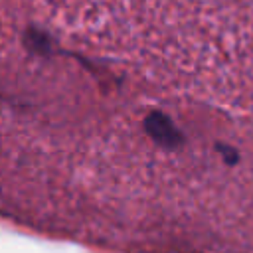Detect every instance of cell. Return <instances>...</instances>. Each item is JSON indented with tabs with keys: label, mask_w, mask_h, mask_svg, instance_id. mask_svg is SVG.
Wrapping results in <instances>:
<instances>
[{
	"label": "cell",
	"mask_w": 253,
	"mask_h": 253,
	"mask_svg": "<svg viewBox=\"0 0 253 253\" xmlns=\"http://www.w3.org/2000/svg\"><path fill=\"white\" fill-rule=\"evenodd\" d=\"M144 128L146 132L164 148H174L182 144V134L178 132V128L174 126V123L162 115V113H152L146 117L144 121Z\"/></svg>",
	"instance_id": "obj_1"
},
{
	"label": "cell",
	"mask_w": 253,
	"mask_h": 253,
	"mask_svg": "<svg viewBox=\"0 0 253 253\" xmlns=\"http://www.w3.org/2000/svg\"><path fill=\"white\" fill-rule=\"evenodd\" d=\"M30 45H32V49H36V51H47V47H49V42H47V38L43 36V34H40V32H36V30H30L28 32V40H26Z\"/></svg>",
	"instance_id": "obj_2"
}]
</instances>
